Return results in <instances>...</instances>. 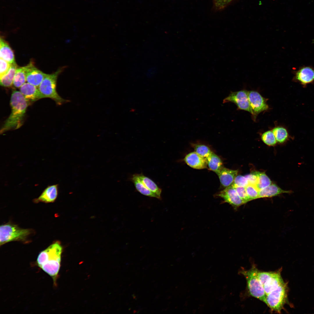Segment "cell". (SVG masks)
<instances>
[{"label":"cell","mask_w":314,"mask_h":314,"mask_svg":"<svg viewBox=\"0 0 314 314\" xmlns=\"http://www.w3.org/2000/svg\"><path fill=\"white\" fill-rule=\"evenodd\" d=\"M62 251L60 243L56 241L41 251L37 260L38 266L52 278L55 285L60 266Z\"/></svg>","instance_id":"6da1fadb"},{"label":"cell","mask_w":314,"mask_h":314,"mask_svg":"<svg viewBox=\"0 0 314 314\" xmlns=\"http://www.w3.org/2000/svg\"><path fill=\"white\" fill-rule=\"evenodd\" d=\"M11 111L0 130V133L12 129H16L22 125L28 106V101L20 91H13L10 99Z\"/></svg>","instance_id":"7a4b0ae2"},{"label":"cell","mask_w":314,"mask_h":314,"mask_svg":"<svg viewBox=\"0 0 314 314\" xmlns=\"http://www.w3.org/2000/svg\"><path fill=\"white\" fill-rule=\"evenodd\" d=\"M32 233L31 229L21 228L10 222L2 224L0 227V245L13 241H25Z\"/></svg>","instance_id":"3957f363"},{"label":"cell","mask_w":314,"mask_h":314,"mask_svg":"<svg viewBox=\"0 0 314 314\" xmlns=\"http://www.w3.org/2000/svg\"><path fill=\"white\" fill-rule=\"evenodd\" d=\"M258 270L254 264L249 270L242 269L240 273L245 278L247 288L251 295L265 303L266 295L263 287L258 277Z\"/></svg>","instance_id":"277c9868"},{"label":"cell","mask_w":314,"mask_h":314,"mask_svg":"<svg viewBox=\"0 0 314 314\" xmlns=\"http://www.w3.org/2000/svg\"><path fill=\"white\" fill-rule=\"evenodd\" d=\"M288 283L284 282L266 295L265 304L272 311L280 313L286 304H289Z\"/></svg>","instance_id":"5b68a950"},{"label":"cell","mask_w":314,"mask_h":314,"mask_svg":"<svg viewBox=\"0 0 314 314\" xmlns=\"http://www.w3.org/2000/svg\"><path fill=\"white\" fill-rule=\"evenodd\" d=\"M61 70L58 69L53 74H46L38 87L40 92L45 98L53 99L58 105L67 101L60 96L56 90L57 78Z\"/></svg>","instance_id":"8992f818"},{"label":"cell","mask_w":314,"mask_h":314,"mask_svg":"<svg viewBox=\"0 0 314 314\" xmlns=\"http://www.w3.org/2000/svg\"><path fill=\"white\" fill-rule=\"evenodd\" d=\"M281 268L274 272H261L258 270V277L266 295L285 282L281 275Z\"/></svg>","instance_id":"52a82bcc"},{"label":"cell","mask_w":314,"mask_h":314,"mask_svg":"<svg viewBox=\"0 0 314 314\" xmlns=\"http://www.w3.org/2000/svg\"><path fill=\"white\" fill-rule=\"evenodd\" d=\"M248 92L245 90L231 92L228 97L224 99L223 103H233L236 105L238 109L248 111L252 114Z\"/></svg>","instance_id":"ba28073f"},{"label":"cell","mask_w":314,"mask_h":314,"mask_svg":"<svg viewBox=\"0 0 314 314\" xmlns=\"http://www.w3.org/2000/svg\"><path fill=\"white\" fill-rule=\"evenodd\" d=\"M248 97L252 115L255 119L257 115L268 108L265 99L258 92L253 90L248 91Z\"/></svg>","instance_id":"9c48e42d"},{"label":"cell","mask_w":314,"mask_h":314,"mask_svg":"<svg viewBox=\"0 0 314 314\" xmlns=\"http://www.w3.org/2000/svg\"><path fill=\"white\" fill-rule=\"evenodd\" d=\"M217 196L222 198L224 202L229 203L235 209L245 204L231 185L221 191Z\"/></svg>","instance_id":"30bf717a"},{"label":"cell","mask_w":314,"mask_h":314,"mask_svg":"<svg viewBox=\"0 0 314 314\" xmlns=\"http://www.w3.org/2000/svg\"><path fill=\"white\" fill-rule=\"evenodd\" d=\"M293 80L304 87L314 82V68L310 66L300 67L295 72Z\"/></svg>","instance_id":"8fae6325"},{"label":"cell","mask_w":314,"mask_h":314,"mask_svg":"<svg viewBox=\"0 0 314 314\" xmlns=\"http://www.w3.org/2000/svg\"><path fill=\"white\" fill-rule=\"evenodd\" d=\"M25 67L27 82L38 87L46 74L36 68L32 62Z\"/></svg>","instance_id":"7c38bea8"},{"label":"cell","mask_w":314,"mask_h":314,"mask_svg":"<svg viewBox=\"0 0 314 314\" xmlns=\"http://www.w3.org/2000/svg\"><path fill=\"white\" fill-rule=\"evenodd\" d=\"M37 87L27 82L20 88V91L28 101H35L45 98Z\"/></svg>","instance_id":"4fadbf2b"},{"label":"cell","mask_w":314,"mask_h":314,"mask_svg":"<svg viewBox=\"0 0 314 314\" xmlns=\"http://www.w3.org/2000/svg\"><path fill=\"white\" fill-rule=\"evenodd\" d=\"M184 160L190 167L197 169H202L207 168V160L204 158L197 153L191 152L186 156Z\"/></svg>","instance_id":"5bb4252c"},{"label":"cell","mask_w":314,"mask_h":314,"mask_svg":"<svg viewBox=\"0 0 314 314\" xmlns=\"http://www.w3.org/2000/svg\"><path fill=\"white\" fill-rule=\"evenodd\" d=\"M58 184L48 186L38 198L34 200V202L35 203L53 202L58 195Z\"/></svg>","instance_id":"9a60e30c"},{"label":"cell","mask_w":314,"mask_h":314,"mask_svg":"<svg viewBox=\"0 0 314 314\" xmlns=\"http://www.w3.org/2000/svg\"><path fill=\"white\" fill-rule=\"evenodd\" d=\"M238 172L237 170H231L222 167L216 173L219 177L221 184L226 188L232 184Z\"/></svg>","instance_id":"2e32d148"},{"label":"cell","mask_w":314,"mask_h":314,"mask_svg":"<svg viewBox=\"0 0 314 314\" xmlns=\"http://www.w3.org/2000/svg\"><path fill=\"white\" fill-rule=\"evenodd\" d=\"M292 192L291 190H283L276 184L272 183L259 191L258 198L271 197L283 193H291Z\"/></svg>","instance_id":"e0dca14e"},{"label":"cell","mask_w":314,"mask_h":314,"mask_svg":"<svg viewBox=\"0 0 314 314\" xmlns=\"http://www.w3.org/2000/svg\"><path fill=\"white\" fill-rule=\"evenodd\" d=\"M0 56L1 58L10 64L15 62L12 50L7 42L1 37L0 39Z\"/></svg>","instance_id":"ac0fdd59"},{"label":"cell","mask_w":314,"mask_h":314,"mask_svg":"<svg viewBox=\"0 0 314 314\" xmlns=\"http://www.w3.org/2000/svg\"><path fill=\"white\" fill-rule=\"evenodd\" d=\"M130 180L133 183L136 189L141 194L146 196L161 199L158 196L149 190L144 185L139 178L137 174L133 175Z\"/></svg>","instance_id":"d6986e66"},{"label":"cell","mask_w":314,"mask_h":314,"mask_svg":"<svg viewBox=\"0 0 314 314\" xmlns=\"http://www.w3.org/2000/svg\"><path fill=\"white\" fill-rule=\"evenodd\" d=\"M17 68L16 63L11 64V67L7 73L0 77V83L1 86L9 87L13 84L14 77Z\"/></svg>","instance_id":"ffe728a7"},{"label":"cell","mask_w":314,"mask_h":314,"mask_svg":"<svg viewBox=\"0 0 314 314\" xmlns=\"http://www.w3.org/2000/svg\"><path fill=\"white\" fill-rule=\"evenodd\" d=\"M144 185L149 190L155 193L161 198V189L152 179L142 173L137 174Z\"/></svg>","instance_id":"44dd1931"},{"label":"cell","mask_w":314,"mask_h":314,"mask_svg":"<svg viewBox=\"0 0 314 314\" xmlns=\"http://www.w3.org/2000/svg\"><path fill=\"white\" fill-rule=\"evenodd\" d=\"M206 159L207 166L209 168L215 173L223 167L222 163L220 158L212 151Z\"/></svg>","instance_id":"7402d4cb"},{"label":"cell","mask_w":314,"mask_h":314,"mask_svg":"<svg viewBox=\"0 0 314 314\" xmlns=\"http://www.w3.org/2000/svg\"><path fill=\"white\" fill-rule=\"evenodd\" d=\"M257 177L256 187L259 191L272 183V181L265 173L259 171L253 172Z\"/></svg>","instance_id":"603a6c76"},{"label":"cell","mask_w":314,"mask_h":314,"mask_svg":"<svg viewBox=\"0 0 314 314\" xmlns=\"http://www.w3.org/2000/svg\"><path fill=\"white\" fill-rule=\"evenodd\" d=\"M26 81L25 66L17 67L14 77L13 85L16 88H20Z\"/></svg>","instance_id":"cb8c5ba5"},{"label":"cell","mask_w":314,"mask_h":314,"mask_svg":"<svg viewBox=\"0 0 314 314\" xmlns=\"http://www.w3.org/2000/svg\"><path fill=\"white\" fill-rule=\"evenodd\" d=\"M277 142L282 144L286 142L289 138L287 129L282 126L274 128L272 130Z\"/></svg>","instance_id":"d4e9b609"},{"label":"cell","mask_w":314,"mask_h":314,"mask_svg":"<svg viewBox=\"0 0 314 314\" xmlns=\"http://www.w3.org/2000/svg\"><path fill=\"white\" fill-rule=\"evenodd\" d=\"M192 146L195 151L201 156L206 158L211 154L212 151L207 146L201 143H192Z\"/></svg>","instance_id":"484cf974"},{"label":"cell","mask_w":314,"mask_h":314,"mask_svg":"<svg viewBox=\"0 0 314 314\" xmlns=\"http://www.w3.org/2000/svg\"><path fill=\"white\" fill-rule=\"evenodd\" d=\"M261 139L263 142L269 146H274L276 143V140L272 131H268L262 135Z\"/></svg>","instance_id":"4316f807"},{"label":"cell","mask_w":314,"mask_h":314,"mask_svg":"<svg viewBox=\"0 0 314 314\" xmlns=\"http://www.w3.org/2000/svg\"><path fill=\"white\" fill-rule=\"evenodd\" d=\"M245 187L250 201L258 198L259 190L256 186L249 184Z\"/></svg>","instance_id":"83f0119b"},{"label":"cell","mask_w":314,"mask_h":314,"mask_svg":"<svg viewBox=\"0 0 314 314\" xmlns=\"http://www.w3.org/2000/svg\"><path fill=\"white\" fill-rule=\"evenodd\" d=\"M249 184L248 180L245 176L237 175L231 185L233 186L246 187Z\"/></svg>","instance_id":"f1b7e54d"},{"label":"cell","mask_w":314,"mask_h":314,"mask_svg":"<svg viewBox=\"0 0 314 314\" xmlns=\"http://www.w3.org/2000/svg\"><path fill=\"white\" fill-rule=\"evenodd\" d=\"M233 186L234 187L238 194L243 200L245 204L250 201L247 195L245 187Z\"/></svg>","instance_id":"f546056e"},{"label":"cell","mask_w":314,"mask_h":314,"mask_svg":"<svg viewBox=\"0 0 314 314\" xmlns=\"http://www.w3.org/2000/svg\"><path fill=\"white\" fill-rule=\"evenodd\" d=\"M0 62V77H1L7 72L11 67V64L1 58Z\"/></svg>","instance_id":"4dcf8cb0"},{"label":"cell","mask_w":314,"mask_h":314,"mask_svg":"<svg viewBox=\"0 0 314 314\" xmlns=\"http://www.w3.org/2000/svg\"><path fill=\"white\" fill-rule=\"evenodd\" d=\"M232 0H213L214 6L218 10L224 8Z\"/></svg>","instance_id":"1f68e13d"},{"label":"cell","mask_w":314,"mask_h":314,"mask_svg":"<svg viewBox=\"0 0 314 314\" xmlns=\"http://www.w3.org/2000/svg\"><path fill=\"white\" fill-rule=\"evenodd\" d=\"M248 180L249 184L256 186L257 182V177L253 172L245 176Z\"/></svg>","instance_id":"d6a6232c"},{"label":"cell","mask_w":314,"mask_h":314,"mask_svg":"<svg viewBox=\"0 0 314 314\" xmlns=\"http://www.w3.org/2000/svg\"><path fill=\"white\" fill-rule=\"evenodd\" d=\"M156 69L154 68H151L149 69L147 72V74L149 77H151L155 74L156 73Z\"/></svg>","instance_id":"836d02e7"}]
</instances>
